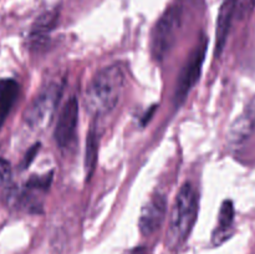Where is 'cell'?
<instances>
[{
	"label": "cell",
	"instance_id": "cell-15",
	"mask_svg": "<svg viewBox=\"0 0 255 254\" xmlns=\"http://www.w3.org/2000/svg\"><path fill=\"white\" fill-rule=\"evenodd\" d=\"M52 182V172L44 174V176H32L29 181L25 183L24 189L35 194L46 193L49 191Z\"/></svg>",
	"mask_w": 255,
	"mask_h": 254
},
{
	"label": "cell",
	"instance_id": "cell-5",
	"mask_svg": "<svg viewBox=\"0 0 255 254\" xmlns=\"http://www.w3.org/2000/svg\"><path fill=\"white\" fill-rule=\"evenodd\" d=\"M207 49H208V39L206 35L202 34L192 51L187 56L186 62L178 74L173 95L174 105L177 107L181 106L186 101L187 96L191 94L193 87L198 82L199 76L202 74V67H203L204 60H206Z\"/></svg>",
	"mask_w": 255,
	"mask_h": 254
},
{
	"label": "cell",
	"instance_id": "cell-17",
	"mask_svg": "<svg viewBox=\"0 0 255 254\" xmlns=\"http://www.w3.org/2000/svg\"><path fill=\"white\" fill-rule=\"evenodd\" d=\"M39 149H40V143L32 144V146L27 149L26 153H25V156H24V158H22L21 163H20V169L29 168V166L32 163V161L35 159V157H36Z\"/></svg>",
	"mask_w": 255,
	"mask_h": 254
},
{
	"label": "cell",
	"instance_id": "cell-11",
	"mask_svg": "<svg viewBox=\"0 0 255 254\" xmlns=\"http://www.w3.org/2000/svg\"><path fill=\"white\" fill-rule=\"evenodd\" d=\"M20 189L12 179V169L9 161L0 157V202L15 206Z\"/></svg>",
	"mask_w": 255,
	"mask_h": 254
},
{
	"label": "cell",
	"instance_id": "cell-8",
	"mask_svg": "<svg viewBox=\"0 0 255 254\" xmlns=\"http://www.w3.org/2000/svg\"><path fill=\"white\" fill-rule=\"evenodd\" d=\"M255 131V100L239 115L229 128L227 139L232 147H239L246 143Z\"/></svg>",
	"mask_w": 255,
	"mask_h": 254
},
{
	"label": "cell",
	"instance_id": "cell-10",
	"mask_svg": "<svg viewBox=\"0 0 255 254\" xmlns=\"http://www.w3.org/2000/svg\"><path fill=\"white\" fill-rule=\"evenodd\" d=\"M59 16V10L52 9L45 11L35 20L29 34V40L34 46H40L47 41L51 31L56 27Z\"/></svg>",
	"mask_w": 255,
	"mask_h": 254
},
{
	"label": "cell",
	"instance_id": "cell-6",
	"mask_svg": "<svg viewBox=\"0 0 255 254\" xmlns=\"http://www.w3.org/2000/svg\"><path fill=\"white\" fill-rule=\"evenodd\" d=\"M77 122H79V102L76 97L72 96L65 102L54 131L55 141L60 148H67L72 143L76 134Z\"/></svg>",
	"mask_w": 255,
	"mask_h": 254
},
{
	"label": "cell",
	"instance_id": "cell-18",
	"mask_svg": "<svg viewBox=\"0 0 255 254\" xmlns=\"http://www.w3.org/2000/svg\"><path fill=\"white\" fill-rule=\"evenodd\" d=\"M129 254H151L146 248H137L133 252H131Z\"/></svg>",
	"mask_w": 255,
	"mask_h": 254
},
{
	"label": "cell",
	"instance_id": "cell-7",
	"mask_svg": "<svg viewBox=\"0 0 255 254\" xmlns=\"http://www.w3.org/2000/svg\"><path fill=\"white\" fill-rule=\"evenodd\" d=\"M167 214V199L164 194L154 193L143 204L139 214L138 227L143 236H151L161 228Z\"/></svg>",
	"mask_w": 255,
	"mask_h": 254
},
{
	"label": "cell",
	"instance_id": "cell-13",
	"mask_svg": "<svg viewBox=\"0 0 255 254\" xmlns=\"http://www.w3.org/2000/svg\"><path fill=\"white\" fill-rule=\"evenodd\" d=\"M234 222V204L227 199L222 203L218 214V224L212 234V242L214 246H219L229 237L232 226Z\"/></svg>",
	"mask_w": 255,
	"mask_h": 254
},
{
	"label": "cell",
	"instance_id": "cell-16",
	"mask_svg": "<svg viewBox=\"0 0 255 254\" xmlns=\"http://www.w3.org/2000/svg\"><path fill=\"white\" fill-rule=\"evenodd\" d=\"M255 9V0H237L236 19L244 20L251 16Z\"/></svg>",
	"mask_w": 255,
	"mask_h": 254
},
{
	"label": "cell",
	"instance_id": "cell-12",
	"mask_svg": "<svg viewBox=\"0 0 255 254\" xmlns=\"http://www.w3.org/2000/svg\"><path fill=\"white\" fill-rule=\"evenodd\" d=\"M20 86L14 79H0V129L19 96Z\"/></svg>",
	"mask_w": 255,
	"mask_h": 254
},
{
	"label": "cell",
	"instance_id": "cell-3",
	"mask_svg": "<svg viewBox=\"0 0 255 254\" xmlns=\"http://www.w3.org/2000/svg\"><path fill=\"white\" fill-rule=\"evenodd\" d=\"M62 90L61 82H51L30 102L24 112V121L30 128L36 131L44 129L51 124L62 96Z\"/></svg>",
	"mask_w": 255,
	"mask_h": 254
},
{
	"label": "cell",
	"instance_id": "cell-1",
	"mask_svg": "<svg viewBox=\"0 0 255 254\" xmlns=\"http://www.w3.org/2000/svg\"><path fill=\"white\" fill-rule=\"evenodd\" d=\"M126 84L125 69L120 64L102 67L94 75L85 92V107L94 117H102L116 109Z\"/></svg>",
	"mask_w": 255,
	"mask_h": 254
},
{
	"label": "cell",
	"instance_id": "cell-14",
	"mask_svg": "<svg viewBox=\"0 0 255 254\" xmlns=\"http://www.w3.org/2000/svg\"><path fill=\"white\" fill-rule=\"evenodd\" d=\"M99 142L100 136L97 132V126L95 124L91 125V128L87 132L86 138V151H85V173H86V181L91 178L97 163V156H99Z\"/></svg>",
	"mask_w": 255,
	"mask_h": 254
},
{
	"label": "cell",
	"instance_id": "cell-4",
	"mask_svg": "<svg viewBox=\"0 0 255 254\" xmlns=\"http://www.w3.org/2000/svg\"><path fill=\"white\" fill-rule=\"evenodd\" d=\"M182 25V7L172 5L162 14L151 36V54L156 61H162L173 49Z\"/></svg>",
	"mask_w": 255,
	"mask_h": 254
},
{
	"label": "cell",
	"instance_id": "cell-2",
	"mask_svg": "<svg viewBox=\"0 0 255 254\" xmlns=\"http://www.w3.org/2000/svg\"><path fill=\"white\" fill-rule=\"evenodd\" d=\"M198 217V194L191 182L181 187L174 199L169 226L167 232V244L169 248L177 249L188 239Z\"/></svg>",
	"mask_w": 255,
	"mask_h": 254
},
{
	"label": "cell",
	"instance_id": "cell-9",
	"mask_svg": "<svg viewBox=\"0 0 255 254\" xmlns=\"http://www.w3.org/2000/svg\"><path fill=\"white\" fill-rule=\"evenodd\" d=\"M236 5L237 0H224L223 4L219 9L218 19H217V30H216V50L214 55L216 57L221 56L222 51L227 44L229 31H231L232 22L236 17Z\"/></svg>",
	"mask_w": 255,
	"mask_h": 254
}]
</instances>
